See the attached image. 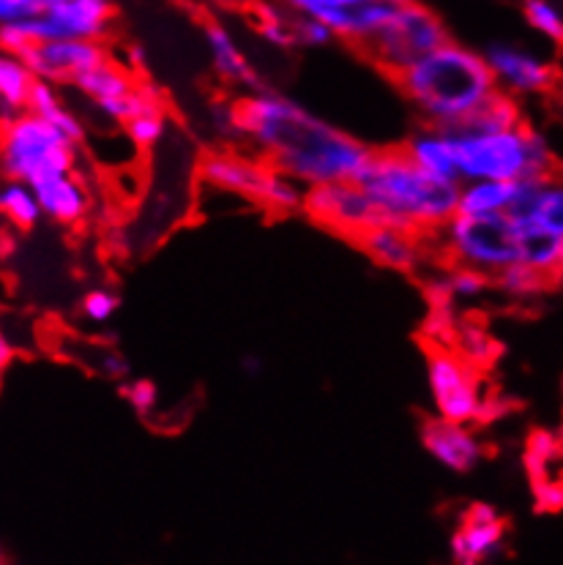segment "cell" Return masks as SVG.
I'll return each mask as SVG.
<instances>
[{"instance_id":"21","label":"cell","mask_w":563,"mask_h":565,"mask_svg":"<svg viewBox=\"0 0 563 565\" xmlns=\"http://www.w3.org/2000/svg\"><path fill=\"white\" fill-rule=\"evenodd\" d=\"M517 224H520V263L531 265L548 279H555L563 270V235L553 233L537 218H517Z\"/></svg>"},{"instance_id":"6","label":"cell","mask_w":563,"mask_h":565,"mask_svg":"<svg viewBox=\"0 0 563 565\" xmlns=\"http://www.w3.org/2000/svg\"><path fill=\"white\" fill-rule=\"evenodd\" d=\"M200 181L214 192L244 198L257 207H266L272 213H293L304 207L307 189L293 178L282 175L266 159H252V156L235 151H216L203 156L200 161Z\"/></svg>"},{"instance_id":"8","label":"cell","mask_w":563,"mask_h":565,"mask_svg":"<svg viewBox=\"0 0 563 565\" xmlns=\"http://www.w3.org/2000/svg\"><path fill=\"white\" fill-rule=\"evenodd\" d=\"M115 6L113 0H63L47 6L36 20L22 25H0L3 52H22L39 42L57 39H85V42H105L113 31Z\"/></svg>"},{"instance_id":"25","label":"cell","mask_w":563,"mask_h":565,"mask_svg":"<svg viewBox=\"0 0 563 565\" xmlns=\"http://www.w3.org/2000/svg\"><path fill=\"white\" fill-rule=\"evenodd\" d=\"M517 198V181H465L459 183V211L468 216L509 213Z\"/></svg>"},{"instance_id":"26","label":"cell","mask_w":563,"mask_h":565,"mask_svg":"<svg viewBox=\"0 0 563 565\" xmlns=\"http://www.w3.org/2000/svg\"><path fill=\"white\" fill-rule=\"evenodd\" d=\"M28 113L39 115V118H44L47 124H53L55 129H61L63 135L68 137V140H74V142L85 140L83 120H79V115H74L72 109L66 107V102H63L61 94H57V85H53V83L36 79L31 102H28Z\"/></svg>"},{"instance_id":"11","label":"cell","mask_w":563,"mask_h":565,"mask_svg":"<svg viewBox=\"0 0 563 565\" xmlns=\"http://www.w3.org/2000/svg\"><path fill=\"white\" fill-rule=\"evenodd\" d=\"M301 211L320 227L350 241H359L367 230L381 224V213L359 181L323 183V186L307 189Z\"/></svg>"},{"instance_id":"12","label":"cell","mask_w":563,"mask_h":565,"mask_svg":"<svg viewBox=\"0 0 563 565\" xmlns=\"http://www.w3.org/2000/svg\"><path fill=\"white\" fill-rule=\"evenodd\" d=\"M17 55H22V61L36 74V79L53 85H74L79 77L94 72L96 66L110 61L105 42H85V39L39 42L17 52Z\"/></svg>"},{"instance_id":"37","label":"cell","mask_w":563,"mask_h":565,"mask_svg":"<svg viewBox=\"0 0 563 565\" xmlns=\"http://www.w3.org/2000/svg\"><path fill=\"white\" fill-rule=\"evenodd\" d=\"M120 396H124L126 405L140 415V418H151L159 407V388L146 377L124 380V385H120Z\"/></svg>"},{"instance_id":"40","label":"cell","mask_w":563,"mask_h":565,"mask_svg":"<svg viewBox=\"0 0 563 565\" xmlns=\"http://www.w3.org/2000/svg\"><path fill=\"white\" fill-rule=\"evenodd\" d=\"M47 9L44 0H0V25H22Z\"/></svg>"},{"instance_id":"1","label":"cell","mask_w":563,"mask_h":565,"mask_svg":"<svg viewBox=\"0 0 563 565\" xmlns=\"http://www.w3.org/2000/svg\"><path fill=\"white\" fill-rule=\"evenodd\" d=\"M235 124L241 140L304 189L359 181L375 153L364 140L277 90L257 88L235 102Z\"/></svg>"},{"instance_id":"38","label":"cell","mask_w":563,"mask_h":565,"mask_svg":"<svg viewBox=\"0 0 563 565\" xmlns=\"http://www.w3.org/2000/svg\"><path fill=\"white\" fill-rule=\"evenodd\" d=\"M367 3H378V0H287V6H290L296 14L318 17V20H329V17L361 9V6ZM394 3H407V0H394Z\"/></svg>"},{"instance_id":"14","label":"cell","mask_w":563,"mask_h":565,"mask_svg":"<svg viewBox=\"0 0 563 565\" xmlns=\"http://www.w3.org/2000/svg\"><path fill=\"white\" fill-rule=\"evenodd\" d=\"M503 539H507V522L498 514L496 505H468L463 522L452 535V561L454 565H481L492 561L503 550Z\"/></svg>"},{"instance_id":"18","label":"cell","mask_w":563,"mask_h":565,"mask_svg":"<svg viewBox=\"0 0 563 565\" xmlns=\"http://www.w3.org/2000/svg\"><path fill=\"white\" fill-rule=\"evenodd\" d=\"M402 148H405L407 156H411L422 170H427L429 175L459 183L457 148H454V135L449 129H438V126L424 124L422 129H416L407 137Z\"/></svg>"},{"instance_id":"41","label":"cell","mask_w":563,"mask_h":565,"mask_svg":"<svg viewBox=\"0 0 563 565\" xmlns=\"http://www.w3.org/2000/svg\"><path fill=\"white\" fill-rule=\"evenodd\" d=\"M537 511H561L563 509V483L555 478H542L533 483Z\"/></svg>"},{"instance_id":"32","label":"cell","mask_w":563,"mask_h":565,"mask_svg":"<svg viewBox=\"0 0 563 565\" xmlns=\"http://www.w3.org/2000/svg\"><path fill=\"white\" fill-rule=\"evenodd\" d=\"M457 331L459 322L454 303H429L427 317H424L422 326V337L427 339L429 348H452Z\"/></svg>"},{"instance_id":"43","label":"cell","mask_w":563,"mask_h":565,"mask_svg":"<svg viewBox=\"0 0 563 565\" xmlns=\"http://www.w3.org/2000/svg\"><path fill=\"white\" fill-rule=\"evenodd\" d=\"M11 359H14V350H11L9 337H0V366H9Z\"/></svg>"},{"instance_id":"44","label":"cell","mask_w":563,"mask_h":565,"mask_svg":"<svg viewBox=\"0 0 563 565\" xmlns=\"http://www.w3.org/2000/svg\"><path fill=\"white\" fill-rule=\"evenodd\" d=\"M11 252V241H9V235H3V255H9Z\"/></svg>"},{"instance_id":"45","label":"cell","mask_w":563,"mask_h":565,"mask_svg":"<svg viewBox=\"0 0 563 565\" xmlns=\"http://www.w3.org/2000/svg\"><path fill=\"white\" fill-rule=\"evenodd\" d=\"M55 3H63V0H44V6H55Z\"/></svg>"},{"instance_id":"4","label":"cell","mask_w":563,"mask_h":565,"mask_svg":"<svg viewBox=\"0 0 563 565\" xmlns=\"http://www.w3.org/2000/svg\"><path fill=\"white\" fill-rule=\"evenodd\" d=\"M459 183L465 181H531L550 178L559 172L555 156L548 140L531 126H514L503 131H470L457 129Z\"/></svg>"},{"instance_id":"20","label":"cell","mask_w":563,"mask_h":565,"mask_svg":"<svg viewBox=\"0 0 563 565\" xmlns=\"http://www.w3.org/2000/svg\"><path fill=\"white\" fill-rule=\"evenodd\" d=\"M39 203H42L44 218L55 224H77L88 216L91 211V194L85 189L83 178H77L74 172L68 175H57L53 181L36 186Z\"/></svg>"},{"instance_id":"39","label":"cell","mask_w":563,"mask_h":565,"mask_svg":"<svg viewBox=\"0 0 563 565\" xmlns=\"http://www.w3.org/2000/svg\"><path fill=\"white\" fill-rule=\"evenodd\" d=\"M293 33H296V44L309 50H320L337 39L334 31H331L323 20L307 14H298L296 20H293Z\"/></svg>"},{"instance_id":"35","label":"cell","mask_w":563,"mask_h":565,"mask_svg":"<svg viewBox=\"0 0 563 565\" xmlns=\"http://www.w3.org/2000/svg\"><path fill=\"white\" fill-rule=\"evenodd\" d=\"M257 33L263 36V42H268L272 47L287 50L296 44V33H293V22L285 20V14H279L272 6L261 3L257 6Z\"/></svg>"},{"instance_id":"33","label":"cell","mask_w":563,"mask_h":565,"mask_svg":"<svg viewBox=\"0 0 563 565\" xmlns=\"http://www.w3.org/2000/svg\"><path fill=\"white\" fill-rule=\"evenodd\" d=\"M522 14H525L528 25L544 36L548 42L561 44L563 42V11L553 0H525L522 6Z\"/></svg>"},{"instance_id":"7","label":"cell","mask_w":563,"mask_h":565,"mask_svg":"<svg viewBox=\"0 0 563 565\" xmlns=\"http://www.w3.org/2000/svg\"><path fill=\"white\" fill-rule=\"evenodd\" d=\"M440 249L452 265H463L496 279L520 263V224L511 213H496V216L457 213L440 230Z\"/></svg>"},{"instance_id":"34","label":"cell","mask_w":563,"mask_h":565,"mask_svg":"<svg viewBox=\"0 0 563 565\" xmlns=\"http://www.w3.org/2000/svg\"><path fill=\"white\" fill-rule=\"evenodd\" d=\"M164 131H168V118H164V109L162 113H148V115H137L131 118L129 124L124 126V135L129 137L131 146L137 151H153L159 142L164 140Z\"/></svg>"},{"instance_id":"17","label":"cell","mask_w":563,"mask_h":565,"mask_svg":"<svg viewBox=\"0 0 563 565\" xmlns=\"http://www.w3.org/2000/svg\"><path fill=\"white\" fill-rule=\"evenodd\" d=\"M509 213L517 218H537L544 227L563 235V178L555 172L542 181H517V198Z\"/></svg>"},{"instance_id":"5","label":"cell","mask_w":563,"mask_h":565,"mask_svg":"<svg viewBox=\"0 0 563 565\" xmlns=\"http://www.w3.org/2000/svg\"><path fill=\"white\" fill-rule=\"evenodd\" d=\"M0 167H3L6 181H22L36 189L57 175L74 172L77 142L25 109L3 124Z\"/></svg>"},{"instance_id":"36","label":"cell","mask_w":563,"mask_h":565,"mask_svg":"<svg viewBox=\"0 0 563 565\" xmlns=\"http://www.w3.org/2000/svg\"><path fill=\"white\" fill-rule=\"evenodd\" d=\"M120 298L115 296L107 287H96V290H88L79 301V317H83L88 326H107L115 315H118Z\"/></svg>"},{"instance_id":"16","label":"cell","mask_w":563,"mask_h":565,"mask_svg":"<svg viewBox=\"0 0 563 565\" xmlns=\"http://www.w3.org/2000/svg\"><path fill=\"white\" fill-rule=\"evenodd\" d=\"M355 244L378 265L396 270V274H411L424 259L422 235L405 227H394V224H378V227L367 230Z\"/></svg>"},{"instance_id":"9","label":"cell","mask_w":563,"mask_h":565,"mask_svg":"<svg viewBox=\"0 0 563 565\" xmlns=\"http://www.w3.org/2000/svg\"><path fill=\"white\" fill-rule=\"evenodd\" d=\"M449 31H446L444 20L435 14L429 6L407 0L400 6V11L392 17L386 28L367 44L372 61L389 74V77H400L402 72L427 57L429 52L444 47L449 42Z\"/></svg>"},{"instance_id":"10","label":"cell","mask_w":563,"mask_h":565,"mask_svg":"<svg viewBox=\"0 0 563 565\" xmlns=\"http://www.w3.org/2000/svg\"><path fill=\"white\" fill-rule=\"evenodd\" d=\"M424 369L438 418L474 426L490 415V396L485 394L481 369L465 361L457 350L429 348Z\"/></svg>"},{"instance_id":"27","label":"cell","mask_w":563,"mask_h":565,"mask_svg":"<svg viewBox=\"0 0 563 565\" xmlns=\"http://www.w3.org/2000/svg\"><path fill=\"white\" fill-rule=\"evenodd\" d=\"M0 213L11 230H33L44 218L39 194L31 183L6 181L0 189Z\"/></svg>"},{"instance_id":"31","label":"cell","mask_w":563,"mask_h":565,"mask_svg":"<svg viewBox=\"0 0 563 565\" xmlns=\"http://www.w3.org/2000/svg\"><path fill=\"white\" fill-rule=\"evenodd\" d=\"M492 281H496L498 290H501L503 296L517 298V301H528V298L542 296L544 287H548L553 279H548L544 274H539V270L531 268V265L517 263V265H511V268L503 270L501 276H496Z\"/></svg>"},{"instance_id":"30","label":"cell","mask_w":563,"mask_h":565,"mask_svg":"<svg viewBox=\"0 0 563 565\" xmlns=\"http://www.w3.org/2000/svg\"><path fill=\"white\" fill-rule=\"evenodd\" d=\"M561 454H563V446L553 431H544V429L533 431L525 443V457H522L528 476H531V483L542 481V478H550V467L559 462Z\"/></svg>"},{"instance_id":"19","label":"cell","mask_w":563,"mask_h":565,"mask_svg":"<svg viewBox=\"0 0 563 565\" xmlns=\"http://www.w3.org/2000/svg\"><path fill=\"white\" fill-rule=\"evenodd\" d=\"M203 36L216 77L225 79L227 85H238V88L246 90L261 88V79H257L255 68L249 66V61H246V55L238 47V42H235V36L225 25L211 22V25H205Z\"/></svg>"},{"instance_id":"15","label":"cell","mask_w":563,"mask_h":565,"mask_svg":"<svg viewBox=\"0 0 563 565\" xmlns=\"http://www.w3.org/2000/svg\"><path fill=\"white\" fill-rule=\"evenodd\" d=\"M422 443L429 457L452 472H470L485 459V440L470 424L438 418L422 426Z\"/></svg>"},{"instance_id":"22","label":"cell","mask_w":563,"mask_h":565,"mask_svg":"<svg viewBox=\"0 0 563 565\" xmlns=\"http://www.w3.org/2000/svg\"><path fill=\"white\" fill-rule=\"evenodd\" d=\"M490 276L479 274V270L463 268V265H449V268L438 270L433 279L427 281V301L429 303H474L490 290Z\"/></svg>"},{"instance_id":"2","label":"cell","mask_w":563,"mask_h":565,"mask_svg":"<svg viewBox=\"0 0 563 565\" xmlns=\"http://www.w3.org/2000/svg\"><path fill=\"white\" fill-rule=\"evenodd\" d=\"M402 96L427 126L457 131L498 94L485 52L449 42L396 77Z\"/></svg>"},{"instance_id":"3","label":"cell","mask_w":563,"mask_h":565,"mask_svg":"<svg viewBox=\"0 0 563 565\" xmlns=\"http://www.w3.org/2000/svg\"><path fill=\"white\" fill-rule=\"evenodd\" d=\"M359 183L381 213V224H394L418 235L440 233L459 211V183L429 175L405 148L372 153Z\"/></svg>"},{"instance_id":"28","label":"cell","mask_w":563,"mask_h":565,"mask_svg":"<svg viewBox=\"0 0 563 565\" xmlns=\"http://www.w3.org/2000/svg\"><path fill=\"white\" fill-rule=\"evenodd\" d=\"M452 348L457 350L465 361L474 363L476 369H481V372L496 366L503 350L501 342H498L485 326H479V322H459V331L457 337H454Z\"/></svg>"},{"instance_id":"23","label":"cell","mask_w":563,"mask_h":565,"mask_svg":"<svg viewBox=\"0 0 563 565\" xmlns=\"http://www.w3.org/2000/svg\"><path fill=\"white\" fill-rule=\"evenodd\" d=\"M137 85H140V79L135 77V72H131L129 66H120V63H115L110 57L107 63L96 66L94 72L79 77L77 83H74V88L83 94V99L94 104L96 109V107H105V104L110 102L126 99Z\"/></svg>"},{"instance_id":"24","label":"cell","mask_w":563,"mask_h":565,"mask_svg":"<svg viewBox=\"0 0 563 565\" xmlns=\"http://www.w3.org/2000/svg\"><path fill=\"white\" fill-rule=\"evenodd\" d=\"M33 85H36V74L22 61V55L3 52L0 55V113H3L0 118H3V124L14 115L25 113Z\"/></svg>"},{"instance_id":"42","label":"cell","mask_w":563,"mask_h":565,"mask_svg":"<svg viewBox=\"0 0 563 565\" xmlns=\"http://www.w3.org/2000/svg\"><path fill=\"white\" fill-rule=\"evenodd\" d=\"M99 369L107 380H129V372H131L129 361H126L120 353H115V350H110V353H102Z\"/></svg>"},{"instance_id":"13","label":"cell","mask_w":563,"mask_h":565,"mask_svg":"<svg viewBox=\"0 0 563 565\" xmlns=\"http://www.w3.org/2000/svg\"><path fill=\"white\" fill-rule=\"evenodd\" d=\"M487 63H490L496 83L503 94L514 96H539L553 88L555 68L548 57L539 52L522 47L514 42H496L485 50Z\"/></svg>"},{"instance_id":"29","label":"cell","mask_w":563,"mask_h":565,"mask_svg":"<svg viewBox=\"0 0 563 565\" xmlns=\"http://www.w3.org/2000/svg\"><path fill=\"white\" fill-rule=\"evenodd\" d=\"M514 126H522V113L517 107L514 96L503 94L498 90L474 118L468 120L459 129H470V131H503V129H514Z\"/></svg>"}]
</instances>
